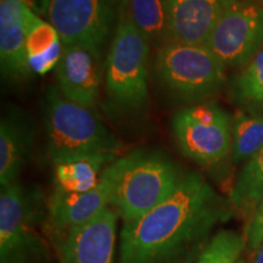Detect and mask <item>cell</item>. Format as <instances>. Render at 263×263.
Segmentation results:
<instances>
[{
    "label": "cell",
    "mask_w": 263,
    "mask_h": 263,
    "mask_svg": "<svg viewBox=\"0 0 263 263\" xmlns=\"http://www.w3.org/2000/svg\"><path fill=\"white\" fill-rule=\"evenodd\" d=\"M244 236L246 249L250 252H255L259 246L263 245V197L250 216Z\"/></svg>",
    "instance_id": "603a6c76"
},
{
    "label": "cell",
    "mask_w": 263,
    "mask_h": 263,
    "mask_svg": "<svg viewBox=\"0 0 263 263\" xmlns=\"http://www.w3.org/2000/svg\"><path fill=\"white\" fill-rule=\"evenodd\" d=\"M246 249L245 236L233 230H221L202 250L195 263H236Z\"/></svg>",
    "instance_id": "7402d4cb"
},
{
    "label": "cell",
    "mask_w": 263,
    "mask_h": 263,
    "mask_svg": "<svg viewBox=\"0 0 263 263\" xmlns=\"http://www.w3.org/2000/svg\"><path fill=\"white\" fill-rule=\"evenodd\" d=\"M150 44L132 20L127 2L120 14L106 59L105 88L110 103L124 112L139 111L149 99Z\"/></svg>",
    "instance_id": "3957f363"
},
{
    "label": "cell",
    "mask_w": 263,
    "mask_h": 263,
    "mask_svg": "<svg viewBox=\"0 0 263 263\" xmlns=\"http://www.w3.org/2000/svg\"><path fill=\"white\" fill-rule=\"evenodd\" d=\"M47 153L52 163L87 156H118L121 144L91 108L62 97L50 88L44 105Z\"/></svg>",
    "instance_id": "7a4b0ae2"
},
{
    "label": "cell",
    "mask_w": 263,
    "mask_h": 263,
    "mask_svg": "<svg viewBox=\"0 0 263 263\" xmlns=\"http://www.w3.org/2000/svg\"><path fill=\"white\" fill-rule=\"evenodd\" d=\"M55 77L62 97L93 110L100 94V73L99 60L90 51L80 45L62 44Z\"/></svg>",
    "instance_id": "4fadbf2b"
},
{
    "label": "cell",
    "mask_w": 263,
    "mask_h": 263,
    "mask_svg": "<svg viewBox=\"0 0 263 263\" xmlns=\"http://www.w3.org/2000/svg\"><path fill=\"white\" fill-rule=\"evenodd\" d=\"M122 167L123 157H118L104 170L97 185L88 192L66 193L55 186L49 200V215L55 228L66 234L110 207Z\"/></svg>",
    "instance_id": "30bf717a"
},
{
    "label": "cell",
    "mask_w": 263,
    "mask_h": 263,
    "mask_svg": "<svg viewBox=\"0 0 263 263\" xmlns=\"http://www.w3.org/2000/svg\"><path fill=\"white\" fill-rule=\"evenodd\" d=\"M33 210L17 182L0 193V263H33L44 254L34 230Z\"/></svg>",
    "instance_id": "9c48e42d"
},
{
    "label": "cell",
    "mask_w": 263,
    "mask_h": 263,
    "mask_svg": "<svg viewBox=\"0 0 263 263\" xmlns=\"http://www.w3.org/2000/svg\"><path fill=\"white\" fill-rule=\"evenodd\" d=\"M34 0H0V64L2 73L11 80H25L29 68L26 34L27 16Z\"/></svg>",
    "instance_id": "5bb4252c"
},
{
    "label": "cell",
    "mask_w": 263,
    "mask_h": 263,
    "mask_svg": "<svg viewBox=\"0 0 263 263\" xmlns=\"http://www.w3.org/2000/svg\"><path fill=\"white\" fill-rule=\"evenodd\" d=\"M229 207L200 173L184 174L168 199L121 232L120 263H163L201 239Z\"/></svg>",
    "instance_id": "6da1fadb"
},
{
    "label": "cell",
    "mask_w": 263,
    "mask_h": 263,
    "mask_svg": "<svg viewBox=\"0 0 263 263\" xmlns=\"http://www.w3.org/2000/svg\"><path fill=\"white\" fill-rule=\"evenodd\" d=\"M183 176L160 154L136 151L123 156V167L111 206L123 222L140 218L174 193Z\"/></svg>",
    "instance_id": "277c9868"
},
{
    "label": "cell",
    "mask_w": 263,
    "mask_h": 263,
    "mask_svg": "<svg viewBox=\"0 0 263 263\" xmlns=\"http://www.w3.org/2000/svg\"><path fill=\"white\" fill-rule=\"evenodd\" d=\"M229 115L215 103L195 104L173 114L171 127L182 154L201 166H215L232 153Z\"/></svg>",
    "instance_id": "52a82bcc"
},
{
    "label": "cell",
    "mask_w": 263,
    "mask_h": 263,
    "mask_svg": "<svg viewBox=\"0 0 263 263\" xmlns=\"http://www.w3.org/2000/svg\"><path fill=\"white\" fill-rule=\"evenodd\" d=\"M227 66L206 45L170 42L157 49L155 70L161 83L179 98L199 101L215 94Z\"/></svg>",
    "instance_id": "8992f818"
},
{
    "label": "cell",
    "mask_w": 263,
    "mask_h": 263,
    "mask_svg": "<svg viewBox=\"0 0 263 263\" xmlns=\"http://www.w3.org/2000/svg\"><path fill=\"white\" fill-rule=\"evenodd\" d=\"M263 147V112H238L232 123V157L234 163L248 162Z\"/></svg>",
    "instance_id": "d6986e66"
},
{
    "label": "cell",
    "mask_w": 263,
    "mask_h": 263,
    "mask_svg": "<svg viewBox=\"0 0 263 263\" xmlns=\"http://www.w3.org/2000/svg\"><path fill=\"white\" fill-rule=\"evenodd\" d=\"M236 263H245V262L242 261V259H240V261H239V262H236Z\"/></svg>",
    "instance_id": "d4e9b609"
},
{
    "label": "cell",
    "mask_w": 263,
    "mask_h": 263,
    "mask_svg": "<svg viewBox=\"0 0 263 263\" xmlns=\"http://www.w3.org/2000/svg\"><path fill=\"white\" fill-rule=\"evenodd\" d=\"M206 47L226 66L241 67L263 47V8L235 2L219 18Z\"/></svg>",
    "instance_id": "ba28073f"
},
{
    "label": "cell",
    "mask_w": 263,
    "mask_h": 263,
    "mask_svg": "<svg viewBox=\"0 0 263 263\" xmlns=\"http://www.w3.org/2000/svg\"><path fill=\"white\" fill-rule=\"evenodd\" d=\"M122 0H39V12L62 44L80 45L100 61L114 35Z\"/></svg>",
    "instance_id": "5b68a950"
},
{
    "label": "cell",
    "mask_w": 263,
    "mask_h": 263,
    "mask_svg": "<svg viewBox=\"0 0 263 263\" xmlns=\"http://www.w3.org/2000/svg\"><path fill=\"white\" fill-rule=\"evenodd\" d=\"M232 95L242 106L252 110L263 108V47L236 76Z\"/></svg>",
    "instance_id": "44dd1931"
},
{
    "label": "cell",
    "mask_w": 263,
    "mask_h": 263,
    "mask_svg": "<svg viewBox=\"0 0 263 263\" xmlns=\"http://www.w3.org/2000/svg\"><path fill=\"white\" fill-rule=\"evenodd\" d=\"M26 50L32 74H45L57 67L62 51L57 29L33 10L27 16Z\"/></svg>",
    "instance_id": "2e32d148"
},
{
    "label": "cell",
    "mask_w": 263,
    "mask_h": 263,
    "mask_svg": "<svg viewBox=\"0 0 263 263\" xmlns=\"http://www.w3.org/2000/svg\"><path fill=\"white\" fill-rule=\"evenodd\" d=\"M250 263H263V245L259 246L255 252H252V258Z\"/></svg>",
    "instance_id": "cb8c5ba5"
},
{
    "label": "cell",
    "mask_w": 263,
    "mask_h": 263,
    "mask_svg": "<svg viewBox=\"0 0 263 263\" xmlns=\"http://www.w3.org/2000/svg\"><path fill=\"white\" fill-rule=\"evenodd\" d=\"M117 156H87L54 163L57 188L66 193L88 192L97 185L104 170Z\"/></svg>",
    "instance_id": "e0dca14e"
},
{
    "label": "cell",
    "mask_w": 263,
    "mask_h": 263,
    "mask_svg": "<svg viewBox=\"0 0 263 263\" xmlns=\"http://www.w3.org/2000/svg\"><path fill=\"white\" fill-rule=\"evenodd\" d=\"M32 130L18 115H4L0 122V184L17 182L32 145Z\"/></svg>",
    "instance_id": "9a60e30c"
},
{
    "label": "cell",
    "mask_w": 263,
    "mask_h": 263,
    "mask_svg": "<svg viewBox=\"0 0 263 263\" xmlns=\"http://www.w3.org/2000/svg\"><path fill=\"white\" fill-rule=\"evenodd\" d=\"M118 213L107 207L83 224L73 227L62 242L64 263H112Z\"/></svg>",
    "instance_id": "7c38bea8"
},
{
    "label": "cell",
    "mask_w": 263,
    "mask_h": 263,
    "mask_svg": "<svg viewBox=\"0 0 263 263\" xmlns=\"http://www.w3.org/2000/svg\"><path fill=\"white\" fill-rule=\"evenodd\" d=\"M132 20L150 47L157 49L168 43L163 0H126Z\"/></svg>",
    "instance_id": "ffe728a7"
},
{
    "label": "cell",
    "mask_w": 263,
    "mask_h": 263,
    "mask_svg": "<svg viewBox=\"0 0 263 263\" xmlns=\"http://www.w3.org/2000/svg\"><path fill=\"white\" fill-rule=\"evenodd\" d=\"M238 0H163L167 38L206 45L219 18Z\"/></svg>",
    "instance_id": "8fae6325"
},
{
    "label": "cell",
    "mask_w": 263,
    "mask_h": 263,
    "mask_svg": "<svg viewBox=\"0 0 263 263\" xmlns=\"http://www.w3.org/2000/svg\"><path fill=\"white\" fill-rule=\"evenodd\" d=\"M263 197V147L244 164L230 190L229 203L242 212H254Z\"/></svg>",
    "instance_id": "ac0fdd59"
}]
</instances>
